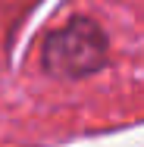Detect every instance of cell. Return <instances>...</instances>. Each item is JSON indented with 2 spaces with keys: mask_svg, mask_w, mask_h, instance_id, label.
I'll use <instances>...</instances> for the list:
<instances>
[{
  "mask_svg": "<svg viewBox=\"0 0 144 147\" xmlns=\"http://www.w3.org/2000/svg\"><path fill=\"white\" fill-rule=\"evenodd\" d=\"M41 59H44V69L57 78L94 75L107 63V34L94 19L75 16L63 28L47 34Z\"/></svg>",
  "mask_w": 144,
  "mask_h": 147,
  "instance_id": "cell-1",
  "label": "cell"
}]
</instances>
